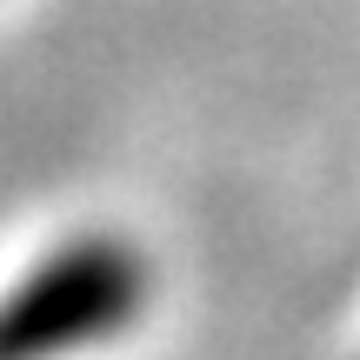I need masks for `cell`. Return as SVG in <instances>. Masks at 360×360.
<instances>
[{"mask_svg": "<svg viewBox=\"0 0 360 360\" xmlns=\"http://www.w3.org/2000/svg\"><path fill=\"white\" fill-rule=\"evenodd\" d=\"M147 267L127 240H74L0 300V360H60L141 314Z\"/></svg>", "mask_w": 360, "mask_h": 360, "instance_id": "cell-1", "label": "cell"}]
</instances>
